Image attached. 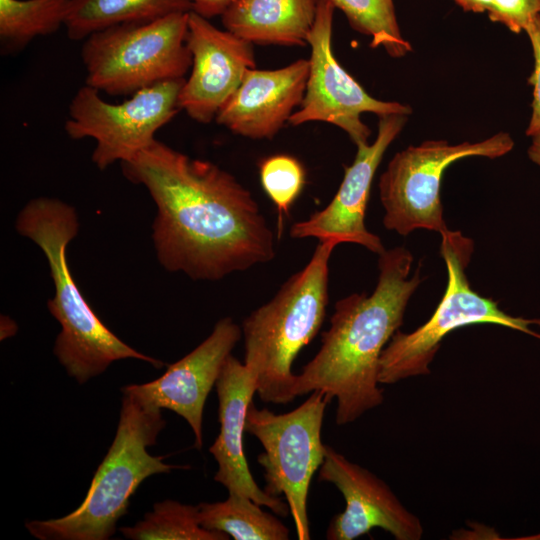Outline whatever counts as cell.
Segmentation results:
<instances>
[{
  "label": "cell",
  "instance_id": "cell-4",
  "mask_svg": "<svg viewBox=\"0 0 540 540\" xmlns=\"http://www.w3.org/2000/svg\"><path fill=\"white\" fill-rule=\"evenodd\" d=\"M122 406L115 438L99 465L84 501L62 518L33 520L27 530L40 540H107L127 512L139 485L154 474L188 468L163 462L147 447L156 444L165 427L161 408L133 384L122 388Z\"/></svg>",
  "mask_w": 540,
  "mask_h": 540
},
{
  "label": "cell",
  "instance_id": "cell-13",
  "mask_svg": "<svg viewBox=\"0 0 540 540\" xmlns=\"http://www.w3.org/2000/svg\"><path fill=\"white\" fill-rule=\"evenodd\" d=\"M318 479L335 485L346 503L344 511L336 514L327 528L328 540H353L374 528L387 531L396 540L422 538L424 529L420 519L401 503L390 487L329 445H325Z\"/></svg>",
  "mask_w": 540,
  "mask_h": 540
},
{
  "label": "cell",
  "instance_id": "cell-16",
  "mask_svg": "<svg viewBox=\"0 0 540 540\" xmlns=\"http://www.w3.org/2000/svg\"><path fill=\"white\" fill-rule=\"evenodd\" d=\"M220 431L209 451L218 464L214 480L229 494L249 497L279 516H287L288 504L262 490L248 467L243 434L249 405L257 393L253 373L232 354L226 359L216 382Z\"/></svg>",
  "mask_w": 540,
  "mask_h": 540
},
{
  "label": "cell",
  "instance_id": "cell-5",
  "mask_svg": "<svg viewBox=\"0 0 540 540\" xmlns=\"http://www.w3.org/2000/svg\"><path fill=\"white\" fill-rule=\"evenodd\" d=\"M337 245L321 241L306 266L242 323L244 364L265 403L287 404L293 393L292 364L319 332L328 304L329 259Z\"/></svg>",
  "mask_w": 540,
  "mask_h": 540
},
{
  "label": "cell",
  "instance_id": "cell-27",
  "mask_svg": "<svg viewBox=\"0 0 540 540\" xmlns=\"http://www.w3.org/2000/svg\"><path fill=\"white\" fill-rule=\"evenodd\" d=\"M192 11L200 16L210 19L222 14L231 6L235 0H188Z\"/></svg>",
  "mask_w": 540,
  "mask_h": 540
},
{
  "label": "cell",
  "instance_id": "cell-11",
  "mask_svg": "<svg viewBox=\"0 0 540 540\" xmlns=\"http://www.w3.org/2000/svg\"><path fill=\"white\" fill-rule=\"evenodd\" d=\"M334 5L320 0L315 21L307 38L310 46L309 72L305 94L289 124L325 122L342 129L356 147L368 143L370 128L361 119L363 113L378 117L390 114L409 116L412 108L396 101L372 97L339 64L332 50Z\"/></svg>",
  "mask_w": 540,
  "mask_h": 540
},
{
  "label": "cell",
  "instance_id": "cell-1",
  "mask_svg": "<svg viewBox=\"0 0 540 540\" xmlns=\"http://www.w3.org/2000/svg\"><path fill=\"white\" fill-rule=\"evenodd\" d=\"M121 166L155 203L152 237L165 270L215 281L274 259V235L258 203L216 164L156 139Z\"/></svg>",
  "mask_w": 540,
  "mask_h": 540
},
{
  "label": "cell",
  "instance_id": "cell-6",
  "mask_svg": "<svg viewBox=\"0 0 540 540\" xmlns=\"http://www.w3.org/2000/svg\"><path fill=\"white\" fill-rule=\"evenodd\" d=\"M440 254L447 267V286L443 298L431 318L410 333L396 331L383 349L379 361L380 384L430 374V364L445 336L472 324L490 323L523 332L540 339L530 326H540V318L514 317L498 306V302L474 291L467 279L473 241L460 231L444 230Z\"/></svg>",
  "mask_w": 540,
  "mask_h": 540
},
{
  "label": "cell",
  "instance_id": "cell-2",
  "mask_svg": "<svg viewBox=\"0 0 540 540\" xmlns=\"http://www.w3.org/2000/svg\"><path fill=\"white\" fill-rule=\"evenodd\" d=\"M412 263L404 247L380 254L375 290L336 302L319 351L295 376V397L319 390L329 401L337 400V425L354 422L384 401L378 386L380 357L422 281L419 268L409 277Z\"/></svg>",
  "mask_w": 540,
  "mask_h": 540
},
{
  "label": "cell",
  "instance_id": "cell-28",
  "mask_svg": "<svg viewBox=\"0 0 540 540\" xmlns=\"http://www.w3.org/2000/svg\"><path fill=\"white\" fill-rule=\"evenodd\" d=\"M458 6H460L466 12L484 13L488 12L492 0H453Z\"/></svg>",
  "mask_w": 540,
  "mask_h": 540
},
{
  "label": "cell",
  "instance_id": "cell-12",
  "mask_svg": "<svg viewBox=\"0 0 540 540\" xmlns=\"http://www.w3.org/2000/svg\"><path fill=\"white\" fill-rule=\"evenodd\" d=\"M407 120L408 116L402 114L379 117L375 140L357 147L355 159L345 166L343 180L330 203L308 219L294 223L290 228L292 238H317L336 245L355 243L378 255L386 250L380 238L367 230L365 214L376 170Z\"/></svg>",
  "mask_w": 540,
  "mask_h": 540
},
{
  "label": "cell",
  "instance_id": "cell-18",
  "mask_svg": "<svg viewBox=\"0 0 540 540\" xmlns=\"http://www.w3.org/2000/svg\"><path fill=\"white\" fill-rule=\"evenodd\" d=\"M320 0H235L224 28L253 45L306 46Z\"/></svg>",
  "mask_w": 540,
  "mask_h": 540
},
{
  "label": "cell",
  "instance_id": "cell-3",
  "mask_svg": "<svg viewBox=\"0 0 540 540\" xmlns=\"http://www.w3.org/2000/svg\"><path fill=\"white\" fill-rule=\"evenodd\" d=\"M15 226L47 259L54 285L48 308L61 326L54 354L70 377L84 384L103 373L112 362L127 358L148 362L157 369L165 365L119 339L95 314L78 288L66 254L79 230L74 207L56 198H34L19 212Z\"/></svg>",
  "mask_w": 540,
  "mask_h": 540
},
{
  "label": "cell",
  "instance_id": "cell-7",
  "mask_svg": "<svg viewBox=\"0 0 540 540\" xmlns=\"http://www.w3.org/2000/svg\"><path fill=\"white\" fill-rule=\"evenodd\" d=\"M188 13L120 24L88 36L81 50L85 84L110 95H127L185 78L192 65L186 43Z\"/></svg>",
  "mask_w": 540,
  "mask_h": 540
},
{
  "label": "cell",
  "instance_id": "cell-20",
  "mask_svg": "<svg viewBox=\"0 0 540 540\" xmlns=\"http://www.w3.org/2000/svg\"><path fill=\"white\" fill-rule=\"evenodd\" d=\"M199 524L235 540H287L289 528L277 517L261 509L249 497L229 494L221 502L198 505Z\"/></svg>",
  "mask_w": 540,
  "mask_h": 540
},
{
  "label": "cell",
  "instance_id": "cell-29",
  "mask_svg": "<svg viewBox=\"0 0 540 540\" xmlns=\"http://www.w3.org/2000/svg\"><path fill=\"white\" fill-rule=\"evenodd\" d=\"M527 154L529 159L540 167V131L531 136Z\"/></svg>",
  "mask_w": 540,
  "mask_h": 540
},
{
  "label": "cell",
  "instance_id": "cell-8",
  "mask_svg": "<svg viewBox=\"0 0 540 540\" xmlns=\"http://www.w3.org/2000/svg\"><path fill=\"white\" fill-rule=\"evenodd\" d=\"M330 401L316 390L294 410L275 414L252 402L247 410L245 432L264 448L257 456L264 469V491L285 496L299 540H309L307 500L313 475L324 461L321 429Z\"/></svg>",
  "mask_w": 540,
  "mask_h": 540
},
{
  "label": "cell",
  "instance_id": "cell-22",
  "mask_svg": "<svg viewBox=\"0 0 540 540\" xmlns=\"http://www.w3.org/2000/svg\"><path fill=\"white\" fill-rule=\"evenodd\" d=\"M132 540H228L223 532L203 528L198 520V505L165 500L153 505L143 520L132 527H121Z\"/></svg>",
  "mask_w": 540,
  "mask_h": 540
},
{
  "label": "cell",
  "instance_id": "cell-25",
  "mask_svg": "<svg viewBox=\"0 0 540 540\" xmlns=\"http://www.w3.org/2000/svg\"><path fill=\"white\" fill-rule=\"evenodd\" d=\"M488 15L491 21L518 34L540 15V0H492Z\"/></svg>",
  "mask_w": 540,
  "mask_h": 540
},
{
  "label": "cell",
  "instance_id": "cell-10",
  "mask_svg": "<svg viewBox=\"0 0 540 540\" xmlns=\"http://www.w3.org/2000/svg\"><path fill=\"white\" fill-rule=\"evenodd\" d=\"M185 80L159 82L119 104L104 101L98 90L85 84L69 104L65 131L75 140L96 141L92 161L100 170L126 162L153 143L156 132L180 110L178 98Z\"/></svg>",
  "mask_w": 540,
  "mask_h": 540
},
{
  "label": "cell",
  "instance_id": "cell-14",
  "mask_svg": "<svg viewBox=\"0 0 540 540\" xmlns=\"http://www.w3.org/2000/svg\"><path fill=\"white\" fill-rule=\"evenodd\" d=\"M187 46L191 73L180 91L178 106L193 120L208 124L255 68L253 44L218 29L194 11L188 13Z\"/></svg>",
  "mask_w": 540,
  "mask_h": 540
},
{
  "label": "cell",
  "instance_id": "cell-17",
  "mask_svg": "<svg viewBox=\"0 0 540 540\" xmlns=\"http://www.w3.org/2000/svg\"><path fill=\"white\" fill-rule=\"evenodd\" d=\"M308 72V59L274 70H247L216 122L243 137L273 139L300 106Z\"/></svg>",
  "mask_w": 540,
  "mask_h": 540
},
{
  "label": "cell",
  "instance_id": "cell-26",
  "mask_svg": "<svg viewBox=\"0 0 540 540\" xmlns=\"http://www.w3.org/2000/svg\"><path fill=\"white\" fill-rule=\"evenodd\" d=\"M532 47L534 67L527 79L533 88L532 113L526 128V135L532 136L540 131V15L535 17L525 31Z\"/></svg>",
  "mask_w": 540,
  "mask_h": 540
},
{
  "label": "cell",
  "instance_id": "cell-19",
  "mask_svg": "<svg viewBox=\"0 0 540 540\" xmlns=\"http://www.w3.org/2000/svg\"><path fill=\"white\" fill-rule=\"evenodd\" d=\"M190 11L188 0H70L64 27L70 39L81 40L112 26Z\"/></svg>",
  "mask_w": 540,
  "mask_h": 540
},
{
  "label": "cell",
  "instance_id": "cell-9",
  "mask_svg": "<svg viewBox=\"0 0 540 540\" xmlns=\"http://www.w3.org/2000/svg\"><path fill=\"white\" fill-rule=\"evenodd\" d=\"M513 147L511 135L498 132L478 142L427 140L396 153L379 180L385 228L403 236L422 228L442 233L448 229L440 197L444 171L457 160L474 156L495 159Z\"/></svg>",
  "mask_w": 540,
  "mask_h": 540
},
{
  "label": "cell",
  "instance_id": "cell-21",
  "mask_svg": "<svg viewBox=\"0 0 540 540\" xmlns=\"http://www.w3.org/2000/svg\"><path fill=\"white\" fill-rule=\"evenodd\" d=\"M70 0H0V39L5 51H19L33 38L64 26Z\"/></svg>",
  "mask_w": 540,
  "mask_h": 540
},
{
  "label": "cell",
  "instance_id": "cell-23",
  "mask_svg": "<svg viewBox=\"0 0 540 540\" xmlns=\"http://www.w3.org/2000/svg\"><path fill=\"white\" fill-rule=\"evenodd\" d=\"M341 10L351 27L370 37L372 48H383L400 58L412 51V46L400 30L393 0H330Z\"/></svg>",
  "mask_w": 540,
  "mask_h": 540
},
{
  "label": "cell",
  "instance_id": "cell-24",
  "mask_svg": "<svg viewBox=\"0 0 540 540\" xmlns=\"http://www.w3.org/2000/svg\"><path fill=\"white\" fill-rule=\"evenodd\" d=\"M261 185L274 203L279 223L287 215L305 184V170L295 158L277 154L263 159L259 165Z\"/></svg>",
  "mask_w": 540,
  "mask_h": 540
},
{
  "label": "cell",
  "instance_id": "cell-15",
  "mask_svg": "<svg viewBox=\"0 0 540 540\" xmlns=\"http://www.w3.org/2000/svg\"><path fill=\"white\" fill-rule=\"evenodd\" d=\"M241 336V327L231 317L222 318L202 343L169 365L161 377L148 383L133 384L156 406L174 411L187 421L197 449L203 444V410L207 396Z\"/></svg>",
  "mask_w": 540,
  "mask_h": 540
}]
</instances>
